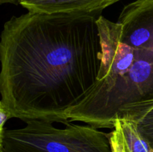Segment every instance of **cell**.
Returning <instances> with one entry per match:
<instances>
[{
    "mask_svg": "<svg viewBox=\"0 0 153 152\" xmlns=\"http://www.w3.org/2000/svg\"><path fill=\"white\" fill-rule=\"evenodd\" d=\"M22 0H0V3L1 4H15V5H18V4H21V1Z\"/></svg>",
    "mask_w": 153,
    "mask_h": 152,
    "instance_id": "cell-8",
    "label": "cell"
},
{
    "mask_svg": "<svg viewBox=\"0 0 153 152\" xmlns=\"http://www.w3.org/2000/svg\"><path fill=\"white\" fill-rule=\"evenodd\" d=\"M12 116L5 106L0 101V136L4 134V125L8 119H11Z\"/></svg>",
    "mask_w": 153,
    "mask_h": 152,
    "instance_id": "cell-7",
    "label": "cell"
},
{
    "mask_svg": "<svg viewBox=\"0 0 153 152\" xmlns=\"http://www.w3.org/2000/svg\"><path fill=\"white\" fill-rule=\"evenodd\" d=\"M100 15L28 11L4 22L0 101L12 118L70 123L67 113L88 96L100 72Z\"/></svg>",
    "mask_w": 153,
    "mask_h": 152,
    "instance_id": "cell-1",
    "label": "cell"
},
{
    "mask_svg": "<svg viewBox=\"0 0 153 152\" xmlns=\"http://www.w3.org/2000/svg\"><path fill=\"white\" fill-rule=\"evenodd\" d=\"M19 129L0 136V152H112L109 134L91 125L67 123L64 128L52 122L31 119Z\"/></svg>",
    "mask_w": 153,
    "mask_h": 152,
    "instance_id": "cell-3",
    "label": "cell"
},
{
    "mask_svg": "<svg viewBox=\"0 0 153 152\" xmlns=\"http://www.w3.org/2000/svg\"><path fill=\"white\" fill-rule=\"evenodd\" d=\"M126 119L131 120L134 123L140 135L153 151V106L139 114Z\"/></svg>",
    "mask_w": 153,
    "mask_h": 152,
    "instance_id": "cell-6",
    "label": "cell"
},
{
    "mask_svg": "<svg viewBox=\"0 0 153 152\" xmlns=\"http://www.w3.org/2000/svg\"><path fill=\"white\" fill-rule=\"evenodd\" d=\"M117 0H22L20 5L31 13H100Z\"/></svg>",
    "mask_w": 153,
    "mask_h": 152,
    "instance_id": "cell-4",
    "label": "cell"
},
{
    "mask_svg": "<svg viewBox=\"0 0 153 152\" xmlns=\"http://www.w3.org/2000/svg\"><path fill=\"white\" fill-rule=\"evenodd\" d=\"M109 136L112 152H153L134 123L128 119H116L114 131Z\"/></svg>",
    "mask_w": 153,
    "mask_h": 152,
    "instance_id": "cell-5",
    "label": "cell"
},
{
    "mask_svg": "<svg viewBox=\"0 0 153 152\" xmlns=\"http://www.w3.org/2000/svg\"><path fill=\"white\" fill-rule=\"evenodd\" d=\"M102 57L88 96L67 113L70 122L114 128L153 105V0H135L117 22L97 19Z\"/></svg>",
    "mask_w": 153,
    "mask_h": 152,
    "instance_id": "cell-2",
    "label": "cell"
},
{
    "mask_svg": "<svg viewBox=\"0 0 153 152\" xmlns=\"http://www.w3.org/2000/svg\"><path fill=\"white\" fill-rule=\"evenodd\" d=\"M120 1V0H117V1Z\"/></svg>",
    "mask_w": 153,
    "mask_h": 152,
    "instance_id": "cell-9",
    "label": "cell"
}]
</instances>
